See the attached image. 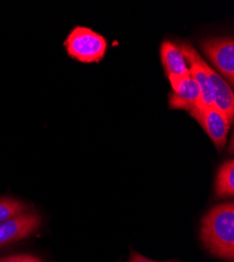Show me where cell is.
<instances>
[{"label": "cell", "instance_id": "cell-10", "mask_svg": "<svg viewBox=\"0 0 234 262\" xmlns=\"http://www.w3.org/2000/svg\"><path fill=\"white\" fill-rule=\"evenodd\" d=\"M28 205L12 198H0V223L28 212Z\"/></svg>", "mask_w": 234, "mask_h": 262}, {"label": "cell", "instance_id": "cell-4", "mask_svg": "<svg viewBox=\"0 0 234 262\" xmlns=\"http://www.w3.org/2000/svg\"><path fill=\"white\" fill-rule=\"evenodd\" d=\"M205 130L209 139L221 152L227 143L230 122L216 105H199L189 113Z\"/></svg>", "mask_w": 234, "mask_h": 262}, {"label": "cell", "instance_id": "cell-9", "mask_svg": "<svg viewBox=\"0 0 234 262\" xmlns=\"http://www.w3.org/2000/svg\"><path fill=\"white\" fill-rule=\"evenodd\" d=\"M216 195L219 198H228L234 195V161H226L217 173L215 184Z\"/></svg>", "mask_w": 234, "mask_h": 262}, {"label": "cell", "instance_id": "cell-13", "mask_svg": "<svg viewBox=\"0 0 234 262\" xmlns=\"http://www.w3.org/2000/svg\"><path fill=\"white\" fill-rule=\"evenodd\" d=\"M168 262H174V261H168Z\"/></svg>", "mask_w": 234, "mask_h": 262}, {"label": "cell", "instance_id": "cell-1", "mask_svg": "<svg viewBox=\"0 0 234 262\" xmlns=\"http://www.w3.org/2000/svg\"><path fill=\"white\" fill-rule=\"evenodd\" d=\"M201 239L212 254L234 261V205L225 203L212 208L202 220Z\"/></svg>", "mask_w": 234, "mask_h": 262}, {"label": "cell", "instance_id": "cell-5", "mask_svg": "<svg viewBox=\"0 0 234 262\" xmlns=\"http://www.w3.org/2000/svg\"><path fill=\"white\" fill-rule=\"evenodd\" d=\"M173 87L168 103L172 109H182L190 113L201 105V92L196 80L190 74L182 77H167Z\"/></svg>", "mask_w": 234, "mask_h": 262}, {"label": "cell", "instance_id": "cell-8", "mask_svg": "<svg viewBox=\"0 0 234 262\" xmlns=\"http://www.w3.org/2000/svg\"><path fill=\"white\" fill-rule=\"evenodd\" d=\"M160 57L166 76L182 77L190 74L187 60L179 46L173 41L165 40L160 48Z\"/></svg>", "mask_w": 234, "mask_h": 262}, {"label": "cell", "instance_id": "cell-12", "mask_svg": "<svg viewBox=\"0 0 234 262\" xmlns=\"http://www.w3.org/2000/svg\"><path fill=\"white\" fill-rule=\"evenodd\" d=\"M130 262H159V261L148 259V258L142 256L141 254H139L137 252H133L132 256H131V259H130Z\"/></svg>", "mask_w": 234, "mask_h": 262}, {"label": "cell", "instance_id": "cell-2", "mask_svg": "<svg viewBox=\"0 0 234 262\" xmlns=\"http://www.w3.org/2000/svg\"><path fill=\"white\" fill-rule=\"evenodd\" d=\"M66 50L72 58L82 63H98L108 51V40L87 27H75L65 41Z\"/></svg>", "mask_w": 234, "mask_h": 262}, {"label": "cell", "instance_id": "cell-6", "mask_svg": "<svg viewBox=\"0 0 234 262\" xmlns=\"http://www.w3.org/2000/svg\"><path fill=\"white\" fill-rule=\"evenodd\" d=\"M41 225L37 213L27 212L0 223V248L20 242L34 234Z\"/></svg>", "mask_w": 234, "mask_h": 262}, {"label": "cell", "instance_id": "cell-3", "mask_svg": "<svg viewBox=\"0 0 234 262\" xmlns=\"http://www.w3.org/2000/svg\"><path fill=\"white\" fill-rule=\"evenodd\" d=\"M201 48L212 65L225 80L234 83V39L231 36L208 38Z\"/></svg>", "mask_w": 234, "mask_h": 262}, {"label": "cell", "instance_id": "cell-7", "mask_svg": "<svg viewBox=\"0 0 234 262\" xmlns=\"http://www.w3.org/2000/svg\"><path fill=\"white\" fill-rule=\"evenodd\" d=\"M203 68L208 76L212 94H214V105L226 116L230 124L234 120V94L231 85L203 59Z\"/></svg>", "mask_w": 234, "mask_h": 262}, {"label": "cell", "instance_id": "cell-11", "mask_svg": "<svg viewBox=\"0 0 234 262\" xmlns=\"http://www.w3.org/2000/svg\"><path fill=\"white\" fill-rule=\"evenodd\" d=\"M0 262H44V261L33 255L19 254V255H13L5 258H0Z\"/></svg>", "mask_w": 234, "mask_h": 262}]
</instances>
